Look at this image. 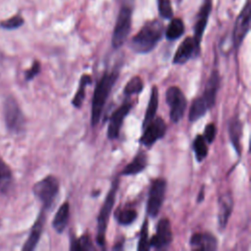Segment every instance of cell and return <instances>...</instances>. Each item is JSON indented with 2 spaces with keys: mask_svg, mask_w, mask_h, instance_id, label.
I'll list each match as a JSON object with an SVG mask.
<instances>
[{
  "mask_svg": "<svg viewBox=\"0 0 251 251\" xmlns=\"http://www.w3.org/2000/svg\"><path fill=\"white\" fill-rule=\"evenodd\" d=\"M159 15L164 20H171L174 17V9L171 0H157Z\"/></svg>",
  "mask_w": 251,
  "mask_h": 251,
  "instance_id": "33",
  "label": "cell"
},
{
  "mask_svg": "<svg viewBox=\"0 0 251 251\" xmlns=\"http://www.w3.org/2000/svg\"><path fill=\"white\" fill-rule=\"evenodd\" d=\"M132 108V104L130 102H125L121 105L114 113L110 116L109 125L107 128V137L110 140H115L119 137L120 131L123 126V123L126 117L128 115Z\"/></svg>",
  "mask_w": 251,
  "mask_h": 251,
  "instance_id": "13",
  "label": "cell"
},
{
  "mask_svg": "<svg viewBox=\"0 0 251 251\" xmlns=\"http://www.w3.org/2000/svg\"><path fill=\"white\" fill-rule=\"evenodd\" d=\"M148 165V157L144 151H139L134 158L123 169L121 176H134L143 172Z\"/></svg>",
  "mask_w": 251,
  "mask_h": 251,
  "instance_id": "20",
  "label": "cell"
},
{
  "mask_svg": "<svg viewBox=\"0 0 251 251\" xmlns=\"http://www.w3.org/2000/svg\"><path fill=\"white\" fill-rule=\"evenodd\" d=\"M165 27L161 21L146 22L129 41V47L138 54H147L155 49L164 36Z\"/></svg>",
  "mask_w": 251,
  "mask_h": 251,
  "instance_id": "1",
  "label": "cell"
},
{
  "mask_svg": "<svg viewBox=\"0 0 251 251\" xmlns=\"http://www.w3.org/2000/svg\"><path fill=\"white\" fill-rule=\"evenodd\" d=\"M59 187L60 185L57 177L51 175L45 176L33 185L32 192L41 202L43 210L47 211L52 207L59 193Z\"/></svg>",
  "mask_w": 251,
  "mask_h": 251,
  "instance_id": "6",
  "label": "cell"
},
{
  "mask_svg": "<svg viewBox=\"0 0 251 251\" xmlns=\"http://www.w3.org/2000/svg\"><path fill=\"white\" fill-rule=\"evenodd\" d=\"M45 210H41V212L39 213L36 221L34 222L33 226H31V229L29 231L28 237L25 240L24 246H23V250L25 251H32L33 249H35V247L37 246V243L41 237L42 231H43V226H44V223H45Z\"/></svg>",
  "mask_w": 251,
  "mask_h": 251,
  "instance_id": "17",
  "label": "cell"
},
{
  "mask_svg": "<svg viewBox=\"0 0 251 251\" xmlns=\"http://www.w3.org/2000/svg\"><path fill=\"white\" fill-rule=\"evenodd\" d=\"M69 218H70V204L68 202H65L60 206V208L58 209V211L56 212L53 218V221H52L53 228L58 233H62L67 227V225L69 223Z\"/></svg>",
  "mask_w": 251,
  "mask_h": 251,
  "instance_id": "21",
  "label": "cell"
},
{
  "mask_svg": "<svg viewBox=\"0 0 251 251\" xmlns=\"http://www.w3.org/2000/svg\"><path fill=\"white\" fill-rule=\"evenodd\" d=\"M132 8H133V1L132 0H124L117 20L114 26L113 34H112V46L114 49L121 48L126 40L131 29V22H132Z\"/></svg>",
  "mask_w": 251,
  "mask_h": 251,
  "instance_id": "3",
  "label": "cell"
},
{
  "mask_svg": "<svg viewBox=\"0 0 251 251\" xmlns=\"http://www.w3.org/2000/svg\"><path fill=\"white\" fill-rule=\"evenodd\" d=\"M24 24H25L24 18L20 14H17L7 20L1 21L0 27L3 29H6V30H14V29L21 27Z\"/></svg>",
  "mask_w": 251,
  "mask_h": 251,
  "instance_id": "32",
  "label": "cell"
},
{
  "mask_svg": "<svg viewBox=\"0 0 251 251\" xmlns=\"http://www.w3.org/2000/svg\"><path fill=\"white\" fill-rule=\"evenodd\" d=\"M204 195H205V187H204V185H202V187H201V189H200V191L198 193L197 199H196L197 203H201L204 200V198H205Z\"/></svg>",
  "mask_w": 251,
  "mask_h": 251,
  "instance_id": "36",
  "label": "cell"
},
{
  "mask_svg": "<svg viewBox=\"0 0 251 251\" xmlns=\"http://www.w3.org/2000/svg\"><path fill=\"white\" fill-rule=\"evenodd\" d=\"M184 30L185 27L183 21L179 18H172L164 34L169 41H174L181 37L184 33Z\"/></svg>",
  "mask_w": 251,
  "mask_h": 251,
  "instance_id": "24",
  "label": "cell"
},
{
  "mask_svg": "<svg viewBox=\"0 0 251 251\" xmlns=\"http://www.w3.org/2000/svg\"><path fill=\"white\" fill-rule=\"evenodd\" d=\"M250 16H251V4L247 0L241 11L239 12L232 30V45L235 50L239 49L245 36L250 29Z\"/></svg>",
  "mask_w": 251,
  "mask_h": 251,
  "instance_id": "9",
  "label": "cell"
},
{
  "mask_svg": "<svg viewBox=\"0 0 251 251\" xmlns=\"http://www.w3.org/2000/svg\"><path fill=\"white\" fill-rule=\"evenodd\" d=\"M192 148L195 154V159L198 163H201L208 155V145L202 134L195 136L192 144Z\"/></svg>",
  "mask_w": 251,
  "mask_h": 251,
  "instance_id": "29",
  "label": "cell"
},
{
  "mask_svg": "<svg viewBox=\"0 0 251 251\" xmlns=\"http://www.w3.org/2000/svg\"><path fill=\"white\" fill-rule=\"evenodd\" d=\"M40 69H41L40 63L38 61H34L31 67L27 71H25V78L26 80H32L40 73Z\"/></svg>",
  "mask_w": 251,
  "mask_h": 251,
  "instance_id": "35",
  "label": "cell"
},
{
  "mask_svg": "<svg viewBox=\"0 0 251 251\" xmlns=\"http://www.w3.org/2000/svg\"><path fill=\"white\" fill-rule=\"evenodd\" d=\"M173 240V231L171 222L168 218L159 220L156 226V233L149 239L150 248L157 250L166 249L170 246Z\"/></svg>",
  "mask_w": 251,
  "mask_h": 251,
  "instance_id": "10",
  "label": "cell"
},
{
  "mask_svg": "<svg viewBox=\"0 0 251 251\" xmlns=\"http://www.w3.org/2000/svg\"><path fill=\"white\" fill-rule=\"evenodd\" d=\"M143 133L139 138V142L145 147H151L157 140L163 138L166 134V124L161 117H155L145 127L142 128Z\"/></svg>",
  "mask_w": 251,
  "mask_h": 251,
  "instance_id": "12",
  "label": "cell"
},
{
  "mask_svg": "<svg viewBox=\"0 0 251 251\" xmlns=\"http://www.w3.org/2000/svg\"><path fill=\"white\" fill-rule=\"evenodd\" d=\"M189 245L196 251H215L218 248V239L210 232H195L189 239Z\"/></svg>",
  "mask_w": 251,
  "mask_h": 251,
  "instance_id": "15",
  "label": "cell"
},
{
  "mask_svg": "<svg viewBox=\"0 0 251 251\" xmlns=\"http://www.w3.org/2000/svg\"><path fill=\"white\" fill-rule=\"evenodd\" d=\"M219 213L218 226L219 229L224 230L228 223L229 217L233 210V197L230 192H226L219 197Z\"/></svg>",
  "mask_w": 251,
  "mask_h": 251,
  "instance_id": "16",
  "label": "cell"
},
{
  "mask_svg": "<svg viewBox=\"0 0 251 251\" xmlns=\"http://www.w3.org/2000/svg\"><path fill=\"white\" fill-rule=\"evenodd\" d=\"M91 83H92V78L89 75L84 74L80 76L77 90H76L74 98L72 99V105L75 108L79 109L82 106V103H83V100L85 97V88L87 85H89Z\"/></svg>",
  "mask_w": 251,
  "mask_h": 251,
  "instance_id": "26",
  "label": "cell"
},
{
  "mask_svg": "<svg viewBox=\"0 0 251 251\" xmlns=\"http://www.w3.org/2000/svg\"><path fill=\"white\" fill-rule=\"evenodd\" d=\"M120 70L118 68H115L111 72H105L98 80L93 92L91 102L90 123L92 126H97V124L99 123L104 106L107 102L111 90L113 89V86L118 80Z\"/></svg>",
  "mask_w": 251,
  "mask_h": 251,
  "instance_id": "2",
  "label": "cell"
},
{
  "mask_svg": "<svg viewBox=\"0 0 251 251\" xmlns=\"http://www.w3.org/2000/svg\"><path fill=\"white\" fill-rule=\"evenodd\" d=\"M242 128H243L242 122L237 116L232 117L227 123V131H228L229 140L238 156H240L241 154L240 140L242 137Z\"/></svg>",
  "mask_w": 251,
  "mask_h": 251,
  "instance_id": "19",
  "label": "cell"
},
{
  "mask_svg": "<svg viewBox=\"0 0 251 251\" xmlns=\"http://www.w3.org/2000/svg\"><path fill=\"white\" fill-rule=\"evenodd\" d=\"M216 134H217V127L215 126V124L213 123H209L205 129H204V134L203 137L205 138L207 144H211L214 142L215 138H216Z\"/></svg>",
  "mask_w": 251,
  "mask_h": 251,
  "instance_id": "34",
  "label": "cell"
},
{
  "mask_svg": "<svg viewBox=\"0 0 251 251\" xmlns=\"http://www.w3.org/2000/svg\"><path fill=\"white\" fill-rule=\"evenodd\" d=\"M166 101L170 107V119L174 124H177L183 117L187 100L177 86H170L166 91Z\"/></svg>",
  "mask_w": 251,
  "mask_h": 251,
  "instance_id": "8",
  "label": "cell"
},
{
  "mask_svg": "<svg viewBox=\"0 0 251 251\" xmlns=\"http://www.w3.org/2000/svg\"><path fill=\"white\" fill-rule=\"evenodd\" d=\"M4 121L7 129L14 134H20L25 131V119L19 106L18 101L12 96H8L3 104Z\"/></svg>",
  "mask_w": 251,
  "mask_h": 251,
  "instance_id": "5",
  "label": "cell"
},
{
  "mask_svg": "<svg viewBox=\"0 0 251 251\" xmlns=\"http://www.w3.org/2000/svg\"><path fill=\"white\" fill-rule=\"evenodd\" d=\"M213 8V0H203L202 5L196 15V20L193 27V40L196 47L201 50V42L204 31L208 25L209 17Z\"/></svg>",
  "mask_w": 251,
  "mask_h": 251,
  "instance_id": "11",
  "label": "cell"
},
{
  "mask_svg": "<svg viewBox=\"0 0 251 251\" xmlns=\"http://www.w3.org/2000/svg\"><path fill=\"white\" fill-rule=\"evenodd\" d=\"M114 218L116 222L120 226H129L131 225L137 218L136 210L130 205H126L124 207H119L114 212Z\"/></svg>",
  "mask_w": 251,
  "mask_h": 251,
  "instance_id": "22",
  "label": "cell"
},
{
  "mask_svg": "<svg viewBox=\"0 0 251 251\" xmlns=\"http://www.w3.org/2000/svg\"><path fill=\"white\" fill-rule=\"evenodd\" d=\"M219 88H220V75L217 70H214L210 74V76L206 82V85L202 94V98L204 99L209 109H211L215 105Z\"/></svg>",
  "mask_w": 251,
  "mask_h": 251,
  "instance_id": "18",
  "label": "cell"
},
{
  "mask_svg": "<svg viewBox=\"0 0 251 251\" xmlns=\"http://www.w3.org/2000/svg\"><path fill=\"white\" fill-rule=\"evenodd\" d=\"M148 220L145 219L141 229H140V233H139V239H138V243H137V250L138 251H147L150 248L149 245V236H148Z\"/></svg>",
  "mask_w": 251,
  "mask_h": 251,
  "instance_id": "31",
  "label": "cell"
},
{
  "mask_svg": "<svg viewBox=\"0 0 251 251\" xmlns=\"http://www.w3.org/2000/svg\"><path fill=\"white\" fill-rule=\"evenodd\" d=\"M0 225H1V220H0Z\"/></svg>",
  "mask_w": 251,
  "mask_h": 251,
  "instance_id": "37",
  "label": "cell"
},
{
  "mask_svg": "<svg viewBox=\"0 0 251 251\" xmlns=\"http://www.w3.org/2000/svg\"><path fill=\"white\" fill-rule=\"evenodd\" d=\"M143 90V80L140 76H132L125 85L123 93L125 96L137 95Z\"/></svg>",
  "mask_w": 251,
  "mask_h": 251,
  "instance_id": "30",
  "label": "cell"
},
{
  "mask_svg": "<svg viewBox=\"0 0 251 251\" xmlns=\"http://www.w3.org/2000/svg\"><path fill=\"white\" fill-rule=\"evenodd\" d=\"M158 105H159V90L156 85H153L151 89L148 105L146 108V112L144 115V120L142 122V128L145 127L156 117Z\"/></svg>",
  "mask_w": 251,
  "mask_h": 251,
  "instance_id": "23",
  "label": "cell"
},
{
  "mask_svg": "<svg viewBox=\"0 0 251 251\" xmlns=\"http://www.w3.org/2000/svg\"><path fill=\"white\" fill-rule=\"evenodd\" d=\"M119 189V179H114L111 187L107 193L105 201L100 209L98 218H97V235H96V242L100 247H104L106 243V230L108 226V222L110 215L113 211L115 201H116V194Z\"/></svg>",
  "mask_w": 251,
  "mask_h": 251,
  "instance_id": "4",
  "label": "cell"
},
{
  "mask_svg": "<svg viewBox=\"0 0 251 251\" xmlns=\"http://www.w3.org/2000/svg\"><path fill=\"white\" fill-rule=\"evenodd\" d=\"M70 250H75V251L94 250V246L88 234H82L80 237H75L72 235L71 241H70Z\"/></svg>",
  "mask_w": 251,
  "mask_h": 251,
  "instance_id": "28",
  "label": "cell"
},
{
  "mask_svg": "<svg viewBox=\"0 0 251 251\" xmlns=\"http://www.w3.org/2000/svg\"><path fill=\"white\" fill-rule=\"evenodd\" d=\"M167 189V180L165 178H156L152 181L146 203V213L150 218H156L163 205Z\"/></svg>",
  "mask_w": 251,
  "mask_h": 251,
  "instance_id": "7",
  "label": "cell"
},
{
  "mask_svg": "<svg viewBox=\"0 0 251 251\" xmlns=\"http://www.w3.org/2000/svg\"><path fill=\"white\" fill-rule=\"evenodd\" d=\"M13 184V174L8 164L0 159V191L3 194L8 193Z\"/></svg>",
  "mask_w": 251,
  "mask_h": 251,
  "instance_id": "25",
  "label": "cell"
},
{
  "mask_svg": "<svg viewBox=\"0 0 251 251\" xmlns=\"http://www.w3.org/2000/svg\"><path fill=\"white\" fill-rule=\"evenodd\" d=\"M199 53H200V50L196 47L193 37L187 36L178 45L175 53V56L173 58V64L183 65L191 58L197 57Z\"/></svg>",
  "mask_w": 251,
  "mask_h": 251,
  "instance_id": "14",
  "label": "cell"
},
{
  "mask_svg": "<svg viewBox=\"0 0 251 251\" xmlns=\"http://www.w3.org/2000/svg\"><path fill=\"white\" fill-rule=\"evenodd\" d=\"M208 110H209V108L207 107V104L205 103L202 96L195 98L190 106V109H189L188 121L190 123H194V122L198 121L200 118H202L207 113Z\"/></svg>",
  "mask_w": 251,
  "mask_h": 251,
  "instance_id": "27",
  "label": "cell"
}]
</instances>
